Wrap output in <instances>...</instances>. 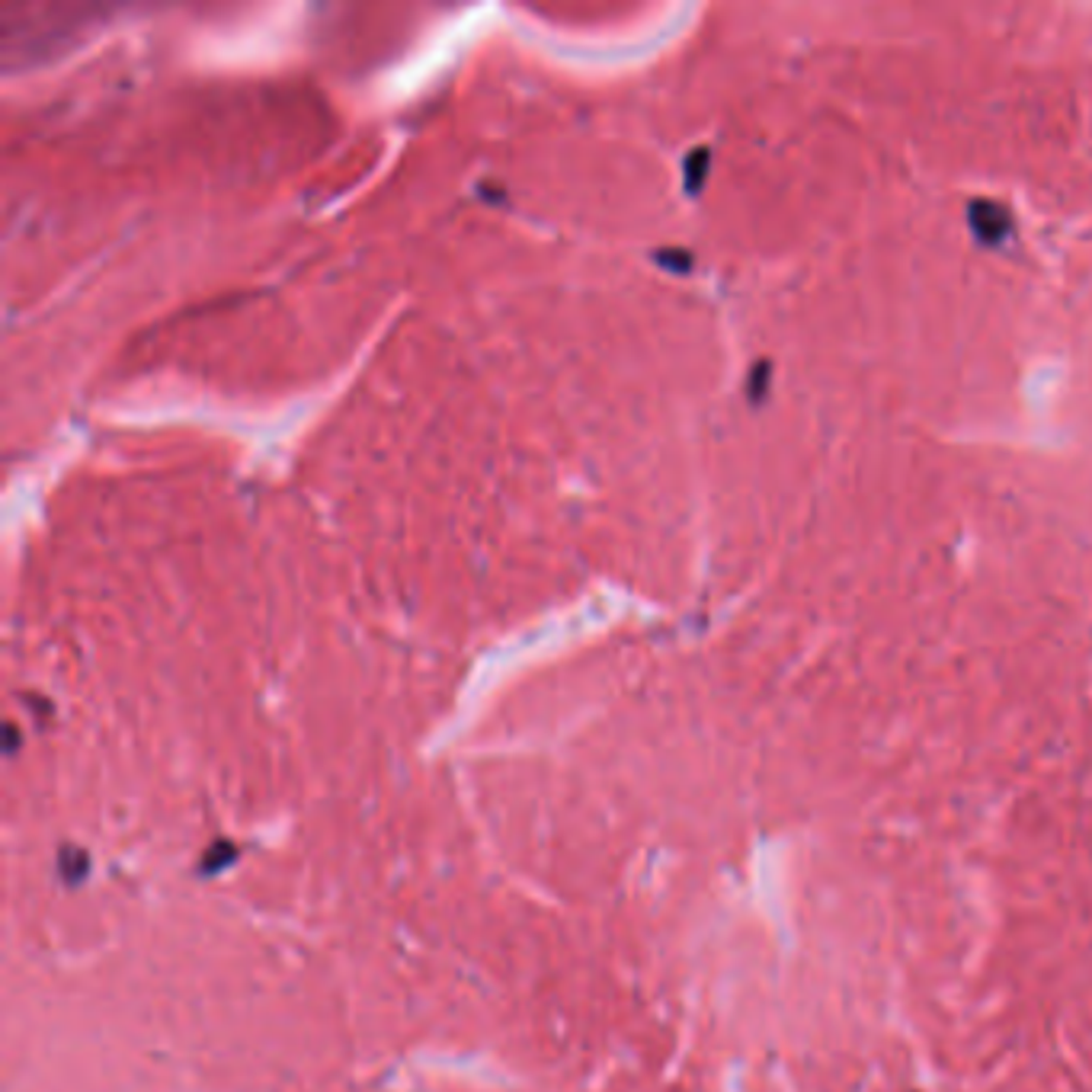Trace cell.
Listing matches in <instances>:
<instances>
[{
	"mask_svg": "<svg viewBox=\"0 0 1092 1092\" xmlns=\"http://www.w3.org/2000/svg\"><path fill=\"white\" fill-rule=\"evenodd\" d=\"M970 228L981 241L996 244L1013 231V215L999 202H974L970 205Z\"/></svg>",
	"mask_w": 1092,
	"mask_h": 1092,
	"instance_id": "6da1fadb",
	"label": "cell"
}]
</instances>
